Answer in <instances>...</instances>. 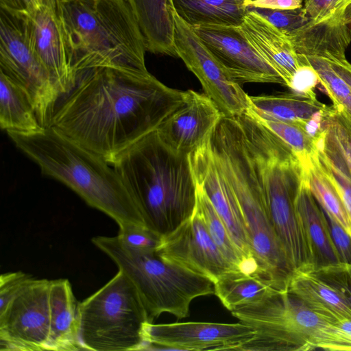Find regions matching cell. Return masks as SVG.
Instances as JSON below:
<instances>
[{
  "label": "cell",
  "mask_w": 351,
  "mask_h": 351,
  "mask_svg": "<svg viewBox=\"0 0 351 351\" xmlns=\"http://www.w3.org/2000/svg\"><path fill=\"white\" fill-rule=\"evenodd\" d=\"M182 95L149 73L88 69L77 73L74 86L58 101L49 126L110 164L156 131Z\"/></svg>",
  "instance_id": "obj_1"
},
{
  "label": "cell",
  "mask_w": 351,
  "mask_h": 351,
  "mask_svg": "<svg viewBox=\"0 0 351 351\" xmlns=\"http://www.w3.org/2000/svg\"><path fill=\"white\" fill-rule=\"evenodd\" d=\"M93 243L117 265L135 286L151 323L167 313L181 319L191 302L214 293V282L160 257L123 244L117 237H95Z\"/></svg>",
  "instance_id": "obj_8"
},
{
  "label": "cell",
  "mask_w": 351,
  "mask_h": 351,
  "mask_svg": "<svg viewBox=\"0 0 351 351\" xmlns=\"http://www.w3.org/2000/svg\"><path fill=\"white\" fill-rule=\"evenodd\" d=\"M224 114L205 93L183 91L180 104L156 130L174 153L188 156L208 141Z\"/></svg>",
  "instance_id": "obj_16"
},
{
  "label": "cell",
  "mask_w": 351,
  "mask_h": 351,
  "mask_svg": "<svg viewBox=\"0 0 351 351\" xmlns=\"http://www.w3.org/2000/svg\"><path fill=\"white\" fill-rule=\"evenodd\" d=\"M0 125L2 130L19 133L41 130L32 100L19 84L0 72Z\"/></svg>",
  "instance_id": "obj_25"
},
{
  "label": "cell",
  "mask_w": 351,
  "mask_h": 351,
  "mask_svg": "<svg viewBox=\"0 0 351 351\" xmlns=\"http://www.w3.org/2000/svg\"><path fill=\"white\" fill-rule=\"evenodd\" d=\"M50 285L33 278L0 311L1 351L49 350Z\"/></svg>",
  "instance_id": "obj_11"
},
{
  "label": "cell",
  "mask_w": 351,
  "mask_h": 351,
  "mask_svg": "<svg viewBox=\"0 0 351 351\" xmlns=\"http://www.w3.org/2000/svg\"><path fill=\"white\" fill-rule=\"evenodd\" d=\"M178 16L191 26L239 27L247 13L245 0H173Z\"/></svg>",
  "instance_id": "obj_26"
},
{
  "label": "cell",
  "mask_w": 351,
  "mask_h": 351,
  "mask_svg": "<svg viewBox=\"0 0 351 351\" xmlns=\"http://www.w3.org/2000/svg\"><path fill=\"white\" fill-rule=\"evenodd\" d=\"M322 210L341 263L351 264V237L332 216Z\"/></svg>",
  "instance_id": "obj_41"
},
{
  "label": "cell",
  "mask_w": 351,
  "mask_h": 351,
  "mask_svg": "<svg viewBox=\"0 0 351 351\" xmlns=\"http://www.w3.org/2000/svg\"><path fill=\"white\" fill-rule=\"evenodd\" d=\"M287 291L317 314L340 326L351 322V308L330 287L308 271L294 270L288 281Z\"/></svg>",
  "instance_id": "obj_24"
},
{
  "label": "cell",
  "mask_w": 351,
  "mask_h": 351,
  "mask_svg": "<svg viewBox=\"0 0 351 351\" xmlns=\"http://www.w3.org/2000/svg\"><path fill=\"white\" fill-rule=\"evenodd\" d=\"M7 133L14 145L38 165L43 175L69 187L119 226H147L125 182L101 156L51 126L32 133Z\"/></svg>",
  "instance_id": "obj_2"
},
{
  "label": "cell",
  "mask_w": 351,
  "mask_h": 351,
  "mask_svg": "<svg viewBox=\"0 0 351 351\" xmlns=\"http://www.w3.org/2000/svg\"><path fill=\"white\" fill-rule=\"evenodd\" d=\"M308 271L330 287L351 308V264L339 263Z\"/></svg>",
  "instance_id": "obj_35"
},
{
  "label": "cell",
  "mask_w": 351,
  "mask_h": 351,
  "mask_svg": "<svg viewBox=\"0 0 351 351\" xmlns=\"http://www.w3.org/2000/svg\"><path fill=\"white\" fill-rule=\"evenodd\" d=\"M254 335V329L241 322L148 323L145 326L147 350H239Z\"/></svg>",
  "instance_id": "obj_14"
},
{
  "label": "cell",
  "mask_w": 351,
  "mask_h": 351,
  "mask_svg": "<svg viewBox=\"0 0 351 351\" xmlns=\"http://www.w3.org/2000/svg\"><path fill=\"white\" fill-rule=\"evenodd\" d=\"M344 20L332 16L306 25L288 35L296 52L305 56H346L351 42V28Z\"/></svg>",
  "instance_id": "obj_23"
},
{
  "label": "cell",
  "mask_w": 351,
  "mask_h": 351,
  "mask_svg": "<svg viewBox=\"0 0 351 351\" xmlns=\"http://www.w3.org/2000/svg\"><path fill=\"white\" fill-rule=\"evenodd\" d=\"M249 110L257 116L301 124L326 106L317 98L292 93L249 96Z\"/></svg>",
  "instance_id": "obj_27"
},
{
  "label": "cell",
  "mask_w": 351,
  "mask_h": 351,
  "mask_svg": "<svg viewBox=\"0 0 351 351\" xmlns=\"http://www.w3.org/2000/svg\"><path fill=\"white\" fill-rule=\"evenodd\" d=\"M276 290L261 276L240 271H230L214 282V294L230 312L258 303Z\"/></svg>",
  "instance_id": "obj_28"
},
{
  "label": "cell",
  "mask_w": 351,
  "mask_h": 351,
  "mask_svg": "<svg viewBox=\"0 0 351 351\" xmlns=\"http://www.w3.org/2000/svg\"><path fill=\"white\" fill-rule=\"evenodd\" d=\"M34 278L22 271L3 274L0 276V311H3L17 293Z\"/></svg>",
  "instance_id": "obj_40"
},
{
  "label": "cell",
  "mask_w": 351,
  "mask_h": 351,
  "mask_svg": "<svg viewBox=\"0 0 351 351\" xmlns=\"http://www.w3.org/2000/svg\"><path fill=\"white\" fill-rule=\"evenodd\" d=\"M343 12L346 19L351 23V0H345Z\"/></svg>",
  "instance_id": "obj_45"
},
{
  "label": "cell",
  "mask_w": 351,
  "mask_h": 351,
  "mask_svg": "<svg viewBox=\"0 0 351 351\" xmlns=\"http://www.w3.org/2000/svg\"><path fill=\"white\" fill-rule=\"evenodd\" d=\"M311 193L319 206L351 237V219L339 191L322 165L317 152L301 163Z\"/></svg>",
  "instance_id": "obj_29"
},
{
  "label": "cell",
  "mask_w": 351,
  "mask_h": 351,
  "mask_svg": "<svg viewBox=\"0 0 351 351\" xmlns=\"http://www.w3.org/2000/svg\"><path fill=\"white\" fill-rule=\"evenodd\" d=\"M324 130V134L317 144V155L336 186L351 219V174L341 153Z\"/></svg>",
  "instance_id": "obj_31"
},
{
  "label": "cell",
  "mask_w": 351,
  "mask_h": 351,
  "mask_svg": "<svg viewBox=\"0 0 351 351\" xmlns=\"http://www.w3.org/2000/svg\"><path fill=\"white\" fill-rule=\"evenodd\" d=\"M213 158L239 204L258 275L287 290L291 269L275 232L243 132L235 119H224L211 139Z\"/></svg>",
  "instance_id": "obj_4"
},
{
  "label": "cell",
  "mask_w": 351,
  "mask_h": 351,
  "mask_svg": "<svg viewBox=\"0 0 351 351\" xmlns=\"http://www.w3.org/2000/svg\"><path fill=\"white\" fill-rule=\"evenodd\" d=\"M127 1L139 27L146 51L177 57L173 0Z\"/></svg>",
  "instance_id": "obj_22"
},
{
  "label": "cell",
  "mask_w": 351,
  "mask_h": 351,
  "mask_svg": "<svg viewBox=\"0 0 351 351\" xmlns=\"http://www.w3.org/2000/svg\"><path fill=\"white\" fill-rule=\"evenodd\" d=\"M0 72L26 90L40 125L47 127L61 94L36 51L29 16L1 8Z\"/></svg>",
  "instance_id": "obj_10"
},
{
  "label": "cell",
  "mask_w": 351,
  "mask_h": 351,
  "mask_svg": "<svg viewBox=\"0 0 351 351\" xmlns=\"http://www.w3.org/2000/svg\"><path fill=\"white\" fill-rule=\"evenodd\" d=\"M74 71L108 67L147 73L145 46L127 0H60Z\"/></svg>",
  "instance_id": "obj_5"
},
{
  "label": "cell",
  "mask_w": 351,
  "mask_h": 351,
  "mask_svg": "<svg viewBox=\"0 0 351 351\" xmlns=\"http://www.w3.org/2000/svg\"><path fill=\"white\" fill-rule=\"evenodd\" d=\"M245 37L280 75L285 86L304 64L289 36L258 14L247 11L239 26Z\"/></svg>",
  "instance_id": "obj_19"
},
{
  "label": "cell",
  "mask_w": 351,
  "mask_h": 351,
  "mask_svg": "<svg viewBox=\"0 0 351 351\" xmlns=\"http://www.w3.org/2000/svg\"><path fill=\"white\" fill-rule=\"evenodd\" d=\"M324 59L329 62L333 70L342 78L351 90V64L347 60L346 56H330Z\"/></svg>",
  "instance_id": "obj_44"
},
{
  "label": "cell",
  "mask_w": 351,
  "mask_h": 351,
  "mask_svg": "<svg viewBox=\"0 0 351 351\" xmlns=\"http://www.w3.org/2000/svg\"><path fill=\"white\" fill-rule=\"evenodd\" d=\"M80 341L84 350H147L151 323L135 286L121 270L79 303Z\"/></svg>",
  "instance_id": "obj_9"
},
{
  "label": "cell",
  "mask_w": 351,
  "mask_h": 351,
  "mask_svg": "<svg viewBox=\"0 0 351 351\" xmlns=\"http://www.w3.org/2000/svg\"><path fill=\"white\" fill-rule=\"evenodd\" d=\"M250 1H253V0H250Z\"/></svg>",
  "instance_id": "obj_47"
},
{
  "label": "cell",
  "mask_w": 351,
  "mask_h": 351,
  "mask_svg": "<svg viewBox=\"0 0 351 351\" xmlns=\"http://www.w3.org/2000/svg\"><path fill=\"white\" fill-rule=\"evenodd\" d=\"M249 5L273 10H294L303 8L304 0H253L249 2Z\"/></svg>",
  "instance_id": "obj_43"
},
{
  "label": "cell",
  "mask_w": 351,
  "mask_h": 351,
  "mask_svg": "<svg viewBox=\"0 0 351 351\" xmlns=\"http://www.w3.org/2000/svg\"><path fill=\"white\" fill-rule=\"evenodd\" d=\"M204 45L239 84L285 85L278 73L252 46L237 26H191Z\"/></svg>",
  "instance_id": "obj_15"
},
{
  "label": "cell",
  "mask_w": 351,
  "mask_h": 351,
  "mask_svg": "<svg viewBox=\"0 0 351 351\" xmlns=\"http://www.w3.org/2000/svg\"><path fill=\"white\" fill-rule=\"evenodd\" d=\"M156 252L162 258L213 282L230 271H239L216 245L196 208L191 217L162 237Z\"/></svg>",
  "instance_id": "obj_13"
},
{
  "label": "cell",
  "mask_w": 351,
  "mask_h": 351,
  "mask_svg": "<svg viewBox=\"0 0 351 351\" xmlns=\"http://www.w3.org/2000/svg\"><path fill=\"white\" fill-rule=\"evenodd\" d=\"M247 11L258 14L287 35L308 22L303 8L294 10H273L249 5L247 7Z\"/></svg>",
  "instance_id": "obj_37"
},
{
  "label": "cell",
  "mask_w": 351,
  "mask_h": 351,
  "mask_svg": "<svg viewBox=\"0 0 351 351\" xmlns=\"http://www.w3.org/2000/svg\"><path fill=\"white\" fill-rule=\"evenodd\" d=\"M187 157L197 184L208 197L237 247L256 267L258 274L241 209L231 188L217 166L210 139Z\"/></svg>",
  "instance_id": "obj_18"
},
{
  "label": "cell",
  "mask_w": 351,
  "mask_h": 351,
  "mask_svg": "<svg viewBox=\"0 0 351 351\" xmlns=\"http://www.w3.org/2000/svg\"><path fill=\"white\" fill-rule=\"evenodd\" d=\"M295 205L311 253L312 269L341 263L332 241L324 212L311 193L304 173Z\"/></svg>",
  "instance_id": "obj_21"
},
{
  "label": "cell",
  "mask_w": 351,
  "mask_h": 351,
  "mask_svg": "<svg viewBox=\"0 0 351 351\" xmlns=\"http://www.w3.org/2000/svg\"><path fill=\"white\" fill-rule=\"evenodd\" d=\"M49 350H84L80 341L79 303L67 279L51 280Z\"/></svg>",
  "instance_id": "obj_20"
},
{
  "label": "cell",
  "mask_w": 351,
  "mask_h": 351,
  "mask_svg": "<svg viewBox=\"0 0 351 351\" xmlns=\"http://www.w3.org/2000/svg\"><path fill=\"white\" fill-rule=\"evenodd\" d=\"M322 123L351 174V117L340 106L328 107Z\"/></svg>",
  "instance_id": "obj_34"
},
{
  "label": "cell",
  "mask_w": 351,
  "mask_h": 351,
  "mask_svg": "<svg viewBox=\"0 0 351 351\" xmlns=\"http://www.w3.org/2000/svg\"><path fill=\"white\" fill-rule=\"evenodd\" d=\"M42 0H0V8L30 16Z\"/></svg>",
  "instance_id": "obj_42"
},
{
  "label": "cell",
  "mask_w": 351,
  "mask_h": 351,
  "mask_svg": "<svg viewBox=\"0 0 351 351\" xmlns=\"http://www.w3.org/2000/svg\"><path fill=\"white\" fill-rule=\"evenodd\" d=\"M29 17L36 51L62 97L74 86L76 74L60 0H42Z\"/></svg>",
  "instance_id": "obj_17"
},
{
  "label": "cell",
  "mask_w": 351,
  "mask_h": 351,
  "mask_svg": "<svg viewBox=\"0 0 351 351\" xmlns=\"http://www.w3.org/2000/svg\"><path fill=\"white\" fill-rule=\"evenodd\" d=\"M177 57L199 80L204 93L225 117H238L249 110V95L204 45L191 26L173 11Z\"/></svg>",
  "instance_id": "obj_12"
},
{
  "label": "cell",
  "mask_w": 351,
  "mask_h": 351,
  "mask_svg": "<svg viewBox=\"0 0 351 351\" xmlns=\"http://www.w3.org/2000/svg\"><path fill=\"white\" fill-rule=\"evenodd\" d=\"M303 56V55H302ZM319 78V84L329 96L334 106H341L351 117V90L324 58L304 56Z\"/></svg>",
  "instance_id": "obj_33"
},
{
  "label": "cell",
  "mask_w": 351,
  "mask_h": 351,
  "mask_svg": "<svg viewBox=\"0 0 351 351\" xmlns=\"http://www.w3.org/2000/svg\"><path fill=\"white\" fill-rule=\"evenodd\" d=\"M318 84H319V78L317 73L307 63L298 69L287 86L295 94L316 98L314 89Z\"/></svg>",
  "instance_id": "obj_39"
},
{
  "label": "cell",
  "mask_w": 351,
  "mask_h": 351,
  "mask_svg": "<svg viewBox=\"0 0 351 351\" xmlns=\"http://www.w3.org/2000/svg\"><path fill=\"white\" fill-rule=\"evenodd\" d=\"M119 227L118 239L127 246L142 251H156L162 235L147 226L128 223Z\"/></svg>",
  "instance_id": "obj_36"
},
{
  "label": "cell",
  "mask_w": 351,
  "mask_h": 351,
  "mask_svg": "<svg viewBox=\"0 0 351 351\" xmlns=\"http://www.w3.org/2000/svg\"><path fill=\"white\" fill-rule=\"evenodd\" d=\"M254 335L239 350L351 351V332L322 317L287 290L231 311Z\"/></svg>",
  "instance_id": "obj_7"
},
{
  "label": "cell",
  "mask_w": 351,
  "mask_h": 351,
  "mask_svg": "<svg viewBox=\"0 0 351 351\" xmlns=\"http://www.w3.org/2000/svg\"><path fill=\"white\" fill-rule=\"evenodd\" d=\"M196 186L195 208L200 214L208 232L216 245L236 269L247 274L258 275L256 267L245 257L232 241L226 226L205 193L197 183Z\"/></svg>",
  "instance_id": "obj_30"
},
{
  "label": "cell",
  "mask_w": 351,
  "mask_h": 351,
  "mask_svg": "<svg viewBox=\"0 0 351 351\" xmlns=\"http://www.w3.org/2000/svg\"><path fill=\"white\" fill-rule=\"evenodd\" d=\"M241 126L286 258L293 271L310 270L311 253L295 205L304 174L301 163L287 144L254 118L243 119Z\"/></svg>",
  "instance_id": "obj_6"
},
{
  "label": "cell",
  "mask_w": 351,
  "mask_h": 351,
  "mask_svg": "<svg viewBox=\"0 0 351 351\" xmlns=\"http://www.w3.org/2000/svg\"><path fill=\"white\" fill-rule=\"evenodd\" d=\"M119 174L147 226L163 236L193 214L197 186L187 156L169 149L156 131L119 154L110 163Z\"/></svg>",
  "instance_id": "obj_3"
},
{
  "label": "cell",
  "mask_w": 351,
  "mask_h": 351,
  "mask_svg": "<svg viewBox=\"0 0 351 351\" xmlns=\"http://www.w3.org/2000/svg\"><path fill=\"white\" fill-rule=\"evenodd\" d=\"M247 112L287 144L300 161L317 152L315 140L307 134L301 124L259 117L249 110Z\"/></svg>",
  "instance_id": "obj_32"
},
{
  "label": "cell",
  "mask_w": 351,
  "mask_h": 351,
  "mask_svg": "<svg viewBox=\"0 0 351 351\" xmlns=\"http://www.w3.org/2000/svg\"><path fill=\"white\" fill-rule=\"evenodd\" d=\"M344 2L345 0H304L303 8L310 22L317 23L337 16L351 24L343 12Z\"/></svg>",
  "instance_id": "obj_38"
},
{
  "label": "cell",
  "mask_w": 351,
  "mask_h": 351,
  "mask_svg": "<svg viewBox=\"0 0 351 351\" xmlns=\"http://www.w3.org/2000/svg\"><path fill=\"white\" fill-rule=\"evenodd\" d=\"M245 3H246V6H247L249 2L250 1V0H245Z\"/></svg>",
  "instance_id": "obj_46"
}]
</instances>
